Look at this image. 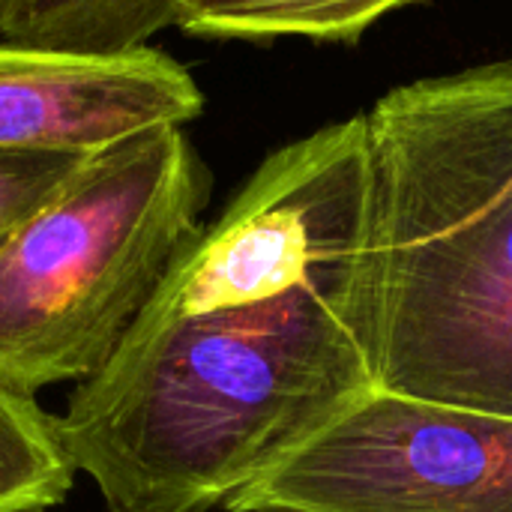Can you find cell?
<instances>
[{
    "label": "cell",
    "instance_id": "277c9868",
    "mask_svg": "<svg viewBox=\"0 0 512 512\" xmlns=\"http://www.w3.org/2000/svg\"><path fill=\"white\" fill-rule=\"evenodd\" d=\"M225 512H512V417L369 390Z\"/></svg>",
    "mask_w": 512,
    "mask_h": 512
},
{
    "label": "cell",
    "instance_id": "8992f818",
    "mask_svg": "<svg viewBox=\"0 0 512 512\" xmlns=\"http://www.w3.org/2000/svg\"><path fill=\"white\" fill-rule=\"evenodd\" d=\"M180 0H0V36L15 45L117 54L177 24Z\"/></svg>",
    "mask_w": 512,
    "mask_h": 512
},
{
    "label": "cell",
    "instance_id": "ba28073f",
    "mask_svg": "<svg viewBox=\"0 0 512 512\" xmlns=\"http://www.w3.org/2000/svg\"><path fill=\"white\" fill-rule=\"evenodd\" d=\"M57 417L0 390V512H48L75 483Z\"/></svg>",
    "mask_w": 512,
    "mask_h": 512
},
{
    "label": "cell",
    "instance_id": "3957f363",
    "mask_svg": "<svg viewBox=\"0 0 512 512\" xmlns=\"http://www.w3.org/2000/svg\"><path fill=\"white\" fill-rule=\"evenodd\" d=\"M204 204L207 174L177 126L90 156L0 249V390L36 399L99 375Z\"/></svg>",
    "mask_w": 512,
    "mask_h": 512
},
{
    "label": "cell",
    "instance_id": "9c48e42d",
    "mask_svg": "<svg viewBox=\"0 0 512 512\" xmlns=\"http://www.w3.org/2000/svg\"><path fill=\"white\" fill-rule=\"evenodd\" d=\"M84 162L87 159L75 156L0 150V249L72 180Z\"/></svg>",
    "mask_w": 512,
    "mask_h": 512
},
{
    "label": "cell",
    "instance_id": "52a82bcc",
    "mask_svg": "<svg viewBox=\"0 0 512 512\" xmlns=\"http://www.w3.org/2000/svg\"><path fill=\"white\" fill-rule=\"evenodd\" d=\"M417 0H180L177 27L195 36L357 42L384 15Z\"/></svg>",
    "mask_w": 512,
    "mask_h": 512
},
{
    "label": "cell",
    "instance_id": "6da1fadb",
    "mask_svg": "<svg viewBox=\"0 0 512 512\" xmlns=\"http://www.w3.org/2000/svg\"><path fill=\"white\" fill-rule=\"evenodd\" d=\"M366 114L270 153L57 417L108 512H210L375 390Z\"/></svg>",
    "mask_w": 512,
    "mask_h": 512
},
{
    "label": "cell",
    "instance_id": "7a4b0ae2",
    "mask_svg": "<svg viewBox=\"0 0 512 512\" xmlns=\"http://www.w3.org/2000/svg\"><path fill=\"white\" fill-rule=\"evenodd\" d=\"M366 123L375 390L512 417V63L393 87Z\"/></svg>",
    "mask_w": 512,
    "mask_h": 512
},
{
    "label": "cell",
    "instance_id": "5b68a950",
    "mask_svg": "<svg viewBox=\"0 0 512 512\" xmlns=\"http://www.w3.org/2000/svg\"><path fill=\"white\" fill-rule=\"evenodd\" d=\"M201 90L174 57L0 42V150L99 156L129 138L201 114Z\"/></svg>",
    "mask_w": 512,
    "mask_h": 512
}]
</instances>
